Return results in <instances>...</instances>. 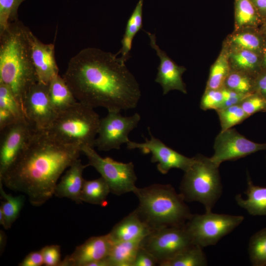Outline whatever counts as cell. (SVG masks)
<instances>
[{
    "label": "cell",
    "mask_w": 266,
    "mask_h": 266,
    "mask_svg": "<svg viewBox=\"0 0 266 266\" xmlns=\"http://www.w3.org/2000/svg\"><path fill=\"white\" fill-rule=\"evenodd\" d=\"M35 130L26 119L0 131V179L24 151Z\"/></svg>",
    "instance_id": "cell-11"
},
{
    "label": "cell",
    "mask_w": 266,
    "mask_h": 266,
    "mask_svg": "<svg viewBox=\"0 0 266 266\" xmlns=\"http://www.w3.org/2000/svg\"><path fill=\"white\" fill-rule=\"evenodd\" d=\"M152 229L139 216L136 210L116 224L108 234L113 243L142 240Z\"/></svg>",
    "instance_id": "cell-18"
},
{
    "label": "cell",
    "mask_w": 266,
    "mask_h": 266,
    "mask_svg": "<svg viewBox=\"0 0 266 266\" xmlns=\"http://www.w3.org/2000/svg\"><path fill=\"white\" fill-rule=\"evenodd\" d=\"M144 0H139L129 18L124 34L121 40L122 47L116 54L125 62L130 58L133 39L142 27V9Z\"/></svg>",
    "instance_id": "cell-24"
},
{
    "label": "cell",
    "mask_w": 266,
    "mask_h": 266,
    "mask_svg": "<svg viewBox=\"0 0 266 266\" xmlns=\"http://www.w3.org/2000/svg\"><path fill=\"white\" fill-rule=\"evenodd\" d=\"M216 111L219 116L221 131L232 128L249 117L240 104L221 108Z\"/></svg>",
    "instance_id": "cell-33"
},
{
    "label": "cell",
    "mask_w": 266,
    "mask_h": 266,
    "mask_svg": "<svg viewBox=\"0 0 266 266\" xmlns=\"http://www.w3.org/2000/svg\"><path fill=\"white\" fill-rule=\"evenodd\" d=\"M42 265H44V263L40 250L30 253L18 265L19 266H41Z\"/></svg>",
    "instance_id": "cell-41"
},
{
    "label": "cell",
    "mask_w": 266,
    "mask_h": 266,
    "mask_svg": "<svg viewBox=\"0 0 266 266\" xmlns=\"http://www.w3.org/2000/svg\"><path fill=\"white\" fill-rule=\"evenodd\" d=\"M24 112L27 121L36 130H46L57 114L49 97V84L37 82L28 91L24 101Z\"/></svg>",
    "instance_id": "cell-14"
},
{
    "label": "cell",
    "mask_w": 266,
    "mask_h": 266,
    "mask_svg": "<svg viewBox=\"0 0 266 266\" xmlns=\"http://www.w3.org/2000/svg\"><path fill=\"white\" fill-rule=\"evenodd\" d=\"M150 139L145 138L144 142L130 141L127 144L128 149H137L143 153L151 154V162L157 163V169L162 174L167 173L172 168H178L184 172L191 166L194 157L189 158L167 146L151 133Z\"/></svg>",
    "instance_id": "cell-13"
},
{
    "label": "cell",
    "mask_w": 266,
    "mask_h": 266,
    "mask_svg": "<svg viewBox=\"0 0 266 266\" xmlns=\"http://www.w3.org/2000/svg\"><path fill=\"white\" fill-rule=\"evenodd\" d=\"M254 5L258 10L259 13L261 14L266 15V0H251Z\"/></svg>",
    "instance_id": "cell-43"
},
{
    "label": "cell",
    "mask_w": 266,
    "mask_h": 266,
    "mask_svg": "<svg viewBox=\"0 0 266 266\" xmlns=\"http://www.w3.org/2000/svg\"><path fill=\"white\" fill-rule=\"evenodd\" d=\"M112 245L108 233L91 237L62 260L60 266H90L105 259Z\"/></svg>",
    "instance_id": "cell-16"
},
{
    "label": "cell",
    "mask_w": 266,
    "mask_h": 266,
    "mask_svg": "<svg viewBox=\"0 0 266 266\" xmlns=\"http://www.w3.org/2000/svg\"><path fill=\"white\" fill-rule=\"evenodd\" d=\"M231 41L240 49L252 51L257 53L262 47V42L260 37L251 33L235 34L232 37Z\"/></svg>",
    "instance_id": "cell-35"
},
{
    "label": "cell",
    "mask_w": 266,
    "mask_h": 266,
    "mask_svg": "<svg viewBox=\"0 0 266 266\" xmlns=\"http://www.w3.org/2000/svg\"><path fill=\"white\" fill-rule=\"evenodd\" d=\"M185 172L180 185L185 201L201 203L205 212L211 211L222 193L219 166L211 159L198 154Z\"/></svg>",
    "instance_id": "cell-6"
},
{
    "label": "cell",
    "mask_w": 266,
    "mask_h": 266,
    "mask_svg": "<svg viewBox=\"0 0 266 266\" xmlns=\"http://www.w3.org/2000/svg\"><path fill=\"white\" fill-rule=\"evenodd\" d=\"M231 58L236 70L245 72L256 77L260 72L259 57L257 53L241 49L233 52Z\"/></svg>",
    "instance_id": "cell-28"
},
{
    "label": "cell",
    "mask_w": 266,
    "mask_h": 266,
    "mask_svg": "<svg viewBox=\"0 0 266 266\" xmlns=\"http://www.w3.org/2000/svg\"><path fill=\"white\" fill-rule=\"evenodd\" d=\"M26 33L38 82L48 84L59 72L55 58L54 44L43 43L27 27Z\"/></svg>",
    "instance_id": "cell-17"
},
{
    "label": "cell",
    "mask_w": 266,
    "mask_h": 266,
    "mask_svg": "<svg viewBox=\"0 0 266 266\" xmlns=\"http://www.w3.org/2000/svg\"><path fill=\"white\" fill-rule=\"evenodd\" d=\"M142 240L113 243L106 258L108 266H133Z\"/></svg>",
    "instance_id": "cell-23"
},
{
    "label": "cell",
    "mask_w": 266,
    "mask_h": 266,
    "mask_svg": "<svg viewBox=\"0 0 266 266\" xmlns=\"http://www.w3.org/2000/svg\"><path fill=\"white\" fill-rule=\"evenodd\" d=\"M247 187L243 199L241 194L235 196L237 204L253 216H266V187L255 185L249 175Z\"/></svg>",
    "instance_id": "cell-21"
},
{
    "label": "cell",
    "mask_w": 266,
    "mask_h": 266,
    "mask_svg": "<svg viewBox=\"0 0 266 266\" xmlns=\"http://www.w3.org/2000/svg\"><path fill=\"white\" fill-rule=\"evenodd\" d=\"M235 15L239 27L256 25L259 21L260 13L251 0H235Z\"/></svg>",
    "instance_id": "cell-31"
},
{
    "label": "cell",
    "mask_w": 266,
    "mask_h": 266,
    "mask_svg": "<svg viewBox=\"0 0 266 266\" xmlns=\"http://www.w3.org/2000/svg\"><path fill=\"white\" fill-rule=\"evenodd\" d=\"M100 119L94 108L77 101L59 113L45 131L63 144L94 147Z\"/></svg>",
    "instance_id": "cell-5"
},
{
    "label": "cell",
    "mask_w": 266,
    "mask_h": 266,
    "mask_svg": "<svg viewBox=\"0 0 266 266\" xmlns=\"http://www.w3.org/2000/svg\"><path fill=\"white\" fill-rule=\"evenodd\" d=\"M230 72V66L227 57L225 54H222L211 68L206 89H222Z\"/></svg>",
    "instance_id": "cell-32"
},
{
    "label": "cell",
    "mask_w": 266,
    "mask_h": 266,
    "mask_svg": "<svg viewBox=\"0 0 266 266\" xmlns=\"http://www.w3.org/2000/svg\"><path fill=\"white\" fill-rule=\"evenodd\" d=\"M211 160L218 166L224 162L235 161L261 150L266 143L253 142L232 128L220 131L215 139Z\"/></svg>",
    "instance_id": "cell-12"
},
{
    "label": "cell",
    "mask_w": 266,
    "mask_h": 266,
    "mask_svg": "<svg viewBox=\"0 0 266 266\" xmlns=\"http://www.w3.org/2000/svg\"><path fill=\"white\" fill-rule=\"evenodd\" d=\"M110 193L109 186L102 177L91 180H84L81 200L82 202L102 205L105 204Z\"/></svg>",
    "instance_id": "cell-25"
},
{
    "label": "cell",
    "mask_w": 266,
    "mask_h": 266,
    "mask_svg": "<svg viewBox=\"0 0 266 266\" xmlns=\"http://www.w3.org/2000/svg\"><path fill=\"white\" fill-rule=\"evenodd\" d=\"M193 244L185 225L153 229L141 243L156 258L159 266Z\"/></svg>",
    "instance_id": "cell-9"
},
{
    "label": "cell",
    "mask_w": 266,
    "mask_h": 266,
    "mask_svg": "<svg viewBox=\"0 0 266 266\" xmlns=\"http://www.w3.org/2000/svg\"><path fill=\"white\" fill-rule=\"evenodd\" d=\"M157 264H159L156 258L140 245L133 266H154Z\"/></svg>",
    "instance_id": "cell-39"
},
{
    "label": "cell",
    "mask_w": 266,
    "mask_h": 266,
    "mask_svg": "<svg viewBox=\"0 0 266 266\" xmlns=\"http://www.w3.org/2000/svg\"><path fill=\"white\" fill-rule=\"evenodd\" d=\"M88 166L83 164L79 159L76 160L58 182L54 195L69 199L77 204L82 203L81 195L84 181L83 172Z\"/></svg>",
    "instance_id": "cell-19"
},
{
    "label": "cell",
    "mask_w": 266,
    "mask_h": 266,
    "mask_svg": "<svg viewBox=\"0 0 266 266\" xmlns=\"http://www.w3.org/2000/svg\"><path fill=\"white\" fill-rule=\"evenodd\" d=\"M140 119L138 113L130 116H123L120 111H108L105 117L100 119L95 147L100 151H104L120 149L123 144H127L130 141L129 134L137 127Z\"/></svg>",
    "instance_id": "cell-10"
},
{
    "label": "cell",
    "mask_w": 266,
    "mask_h": 266,
    "mask_svg": "<svg viewBox=\"0 0 266 266\" xmlns=\"http://www.w3.org/2000/svg\"><path fill=\"white\" fill-rule=\"evenodd\" d=\"M44 265L46 266H60L61 259V247L58 245H47L41 250Z\"/></svg>",
    "instance_id": "cell-38"
},
{
    "label": "cell",
    "mask_w": 266,
    "mask_h": 266,
    "mask_svg": "<svg viewBox=\"0 0 266 266\" xmlns=\"http://www.w3.org/2000/svg\"><path fill=\"white\" fill-rule=\"evenodd\" d=\"M207 260L202 248L196 244L183 250L173 258L160 265L161 266H205Z\"/></svg>",
    "instance_id": "cell-27"
},
{
    "label": "cell",
    "mask_w": 266,
    "mask_h": 266,
    "mask_svg": "<svg viewBox=\"0 0 266 266\" xmlns=\"http://www.w3.org/2000/svg\"><path fill=\"white\" fill-rule=\"evenodd\" d=\"M255 78L242 71H230L226 79L224 87L248 95L255 92Z\"/></svg>",
    "instance_id": "cell-29"
},
{
    "label": "cell",
    "mask_w": 266,
    "mask_h": 266,
    "mask_svg": "<svg viewBox=\"0 0 266 266\" xmlns=\"http://www.w3.org/2000/svg\"><path fill=\"white\" fill-rule=\"evenodd\" d=\"M224 96L221 89H205L200 102V108L203 110H215L222 107Z\"/></svg>",
    "instance_id": "cell-37"
},
{
    "label": "cell",
    "mask_w": 266,
    "mask_h": 266,
    "mask_svg": "<svg viewBox=\"0 0 266 266\" xmlns=\"http://www.w3.org/2000/svg\"><path fill=\"white\" fill-rule=\"evenodd\" d=\"M49 97L57 115L78 101L63 77L59 74L55 76L49 83Z\"/></svg>",
    "instance_id": "cell-22"
},
{
    "label": "cell",
    "mask_w": 266,
    "mask_h": 266,
    "mask_svg": "<svg viewBox=\"0 0 266 266\" xmlns=\"http://www.w3.org/2000/svg\"><path fill=\"white\" fill-rule=\"evenodd\" d=\"M250 261L254 266H266V228L255 233L248 245Z\"/></svg>",
    "instance_id": "cell-30"
},
{
    "label": "cell",
    "mask_w": 266,
    "mask_h": 266,
    "mask_svg": "<svg viewBox=\"0 0 266 266\" xmlns=\"http://www.w3.org/2000/svg\"><path fill=\"white\" fill-rule=\"evenodd\" d=\"M263 66L266 69V46L265 48L264 53V58H263V62L262 64Z\"/></svg>",
    "instance_id": "cell-45"
},
{
    "label": "cell",
    "mask_w": 266,
    "mask_h": 266,
    "mask_svg": "<svg viewBox=\"0 0 266 266\" xmlns=\"http://www.w3.org/2000/svg\"><path fill=\"white\" fill-rule=\"evenodd\" d=\"M63 78L78 101L109 111L135 108L139 85L116 54L95 47L80 50L69 60Z\"/></svg>",
    "instance_id": "cell-1"
},
{
    "label": "cell",
    "mask_w": 266,
    "mask_h": 266,
    "mask_svg": "<svg viewBox=\"0 0 266 266\" xmlns=\"http://www.w3.org/2000/svg\"><path fill=\"white\" fill-rule=\"evenodd\" d=\"M133 193L139 200L135 210L152 230L184 225L192 215L182 194L170 185L136 187Z\"/></svg>",
    "instance_id": "cell-4"
},
{
    "label": "cell",
    "mask_w": 266,
    "mask_h": 266,
    "mask_svg": "<svg viewBox=\"0 0 266 266\" xmlns=\"http://www.w3.org/2000/svg\"><path fill=\"white\" fill-rule=\"evenodd\" d=\"M81 153L80 147L61 143L45 130L35 129L0 182L10 190L26 195L32 205L41 206L54 195L60 176Z\"/></svg>",
    "instance_id": "cell-2"
},
{
    "label": "cell",
    "mask_w": 266,
    "mask_h": 266,
    "mask_svg": "<svg viewBox=\"0 0 266 266\" xmlns=\"http://www.w3.org/2000/svg\"><path fill=\"white\" fill-rule=\"evenodd\" d=\"M239 104L249 117L258 112H266V99L256 92L247 96Z\"/></svg>",
    "instance_id": "cell-36"
},
{
    "label": "cell",
    "mask_w": 266,
    "mask_h": 266,
    "mask_svg": "<svg viewBox=\"0 0 266 266\" xmlns=\"http://www.w3.org/2000/svg\"><path fill=\"white\" fill-rule=\"evenodd\" d=\"M26 0H0V33L18 21V9Z\"/></svg>",
    "instance_id": "cell-34"
},
{
    "label": "cell",
    "mask_w": 266,
    "mask_h": 266,
    "mask_svg": "<svg viewBox=\"0 0 266 266\" xmlns=\"http://www.w3.org/2000/svg\"><path fill=\"white\" fill-rule=\"evenodd\" d=\"M0 194L3 200L0 206L4 218L2 227L5 229H9L19 217L24 204L25 197L23 195L13 196L6 194L1 182H0Z\"/></svg>",
    "instance_id": "cell-26"
},
{
    "label": "cell",
    "mask_w": 266,
    "mask_h": 266,
    "mask_svg": "<svg viewBox=\"0 0 266 266\" xmlns=\"http://www.w3.org/2000/svg\"><path fill=\"white\" fill-rule=\"evenodd\" d=\"M243 216L217 214L211 211L192 214L185 224L194 244L203 248L214 245L243 221Z\"/></svg>",
    "instance_id": "cell-7"
},
{
    "label": "cell",
    "mask_w": 266,
    "mask_h": 266,
    "mask_svg": "<svg viewBox=\"0 0 266 266\" xmlns=\"http://www.w3.org/2000/svg\"><path fill=\"white\" fill-rule=\"evenodd\" d=\"M26 28L18 20L0 33V83L9 88L23 111L25 96L38 82Z\"/></svg>",
    "instance_id": "cell-3"
},
{
    "label": "cell",
    "mask_w": 266,
    "mask_h": 266,
    "mask_svg": "<svg viewBox=\"0 0 266 266\" xmlns=\"http://www.w3.org/2000/svg\"><path fill=\"white\" fill-rule=\"evenodd\" d=\"M255 92L266 99V69L260 71L255 78Z\"/></svg>",
    "instance_id": "cell-42"
},
{
    "label": "cell",
    "mask_w": 266,
    "mask_h": 266,
    "mask_svg": "<svg viewBox=\"0 0 266 266\" xmlns=\"http://www.w3.org/2000/svg\"><path fill=\"white\" fill-rule=\"evenodd\" d=\"M222 91L224 96V101L221 108L239 104L242 100L249 95L240 94L225 87L222 89Z\"/></svg>",
    "instance_id": "cell-40"
},
{
    "label": "cell",
    "mask_w": 266,
    "mask_h": 266,
    "mask_svg": "<svg viewBox=\"0 0 266 266\" xmlns=\"http://www.w3.org/2000/svg\"><path fill=\"white\" fill-rule=\"evenodd\" d=\"M150 39V45L156 51L160 59L155 82L161 85L164 95L171 90H178L187 93L185 84L182 75L186 70L183 66H178L162 50L157 43L155 34L146 32Z\"/></svg>",
    "instance_id": "cell-15"
},
{
    "label": "cell",
    "mask_w": 266,
    "mask_h": 266,
    "mask_svg": "<svg viewBox=\"0 0 266 266\" xmlns=\"http://www.w3.org/2000/svg\"><path fill=\"white\" fill-rule=\"evenodd\" d=\"M6 242V236L4 233L0 231V252L3 251Z\"/></svg>",
    "instance_id": "cell-44"
},
{
    "label": "cell",
    "mask_w": 266,
    "mask_h": 266,
    "mask_svg": "<svg viewBox=\"0 0 266 266\" xmlns=\"http://www.w3.org/2000/svg\"><path fill=\"white\" fill-rule=\"evenodd\" d=\"M26 119L22 108L11 90L7 86L0 83V131Z\"/></svg>",
    "instance_id": "cell-20"
},
{
    "label": "cell",
    "mask_w": 266,
    "mask_h": 266,
    "mask_svg": "<svg viewBox=\"0 0 266 266\" xmlns=\"http://www.w3.org/2000/svg\"><path fill=\"white\" fill-rule=\"evenodd\" d=\"M81 152L87 158L89 166L94 167L108 184L111 193L116 195L133 192L136 187L137 177L132 162L124 163L109 158H102L94 147L84 146Z\"/></svg>",
    "instance_id": "cell-8"
}]
</instances>
